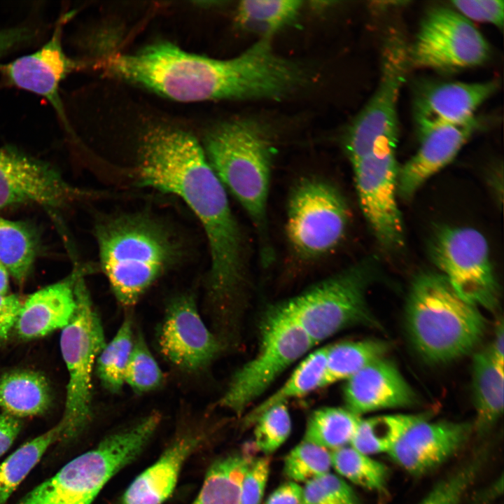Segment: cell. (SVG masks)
<instances>
[{
  "label": "cell",
  "instance_id": "cell-1",
  "mask_svg": "<svg viewBox=\"0 0 504 504\" xmlns=\"http://www.w3.org/2000/svg\"><path fill=\"white\" fill-rule=\"evenodd\" d=\"M135 176L141 186L178 197L195 215L210 255L207 300L214 307H230L246 281V243L202 146L185 131L151 129L140 143Z\"/></svg>",
  "mask_w": 504,
  "mask_h": 504
},
{
  "label": "cell",
  "instance_id": "cell-2",
  "mask_svg": "<svg viewBox=\"0 0 504 504\" xmlns=\"http://www.w3.org/2000/svg\"><path fill=\"white\" fill-rule=\"evenodd\" d=\"M108 73L180 102L280 99L295 82L293 62L262 37L239 55L218 59L159 43L104 62Z\"/></svg>",
  "mask_w": 504,
  "mask_h": 504
},
{
  "label": "cell",
  "instance_id": "cell-3",
  "mask_svg": "<svg viewBox=\"0 0 504 504\" xmlns=\"http://www.w3.org/2000/svg\"><path fill=\"white\" fill-rule=\"evenodd\" d=\"M99 263L120 304L134 306L176 262L179 247L166 226L142 213L112 214L95 225Z\"/></svg>",
  "mask_w": 504,
  "mask_h": 504
},
{
  "label": "cell",
  "instance_id": "cell-4",
  "mask_svg": "<svg viewBox=\"0 0 504 504\" xmlns=\"http://www.w3.org/2000/svg\"><path fill=\"white\" fill-rule=\"evenodd\" d=\"M202 148L226 190L249 216L256 231L261 262L269 265L274 258L267 211L272 164L269 138L258 124L235 120L209 132Z\"/></svg>",
  "mask_w": 504,
  "mask_h": 504
},
{
  "label": "cell",
  "instance_id": "cell-5",
  "mask_svg": "<svg viewBox=\"0 0 504 504\" xmlns=\"http://www.w3.org/2000/svg\"><path fill=\"white\" fill-rule=\"evenodd\" d=\"M407 331L426 361L444 363L470 353L480 341L485 320L440 273L425 272L412 281L405 306Z\"/></svg>",
  "mask_w": 504,
  "mask_h": 504
},
{
  "label": "cell",
  "instance_id": "cell-6",
  "mask_svg": "<svg viewBox=\"0 0 504 504\" xmlns=\"http://www.w3.org/2000/svg\"><path fill=\"white\" fill-rule=\"evenodd\" d=\"M373 271L372 262L363 260L278 306L303 328L315 345L350 327H376L365 296Z\"/></svg>",
  "mask_w": 504,
  "mask_h": 504
},
{
  "label": "cell",
  "instance_id": "cell-7",
  "mask_svg": "<svg viewBox=\"0 0 504 504\" xmlns=\"http://www.w3.org/2000/svg\"><path fill=\"white\" fill-rule=\"evenodd\" d=\"M85 273L81 272L76 281V310L62 329L59 341L69 374L64 412L60 420L61 439L67 441L78 437L91 419L92 371L106 344L103 326L85 284Z\"/></svg>",
  "mask_w": 504,
  "mask_h": 504
},
{
  "label": "cell",
  "instance_id": "cell-8",
  "mask_svg": "<svg viewBox=\"0 0 504 504\" xmlns=\"http://www.w3.org/2000/svg\"><path fill=\"white\" fill-rule=\"evenodd\" d=\"M315 344L278 304L265 315L256 355L232 376L219 405L240 414Z\"/></svg>",
  "mask_w": 504,
  "mask_h": 504
},
{
  "label": "cell",
  "instance_id": "cell-9",
  "mask_svg": "<svg viewBox=\"0 0 504 504\" xmlns=\"http://www.w3.org/2000/svg\"><path fill=\"white\" fill-rule=\"evenodd\" d=\"M141 451L132 433L116 432L70 461L16 504H91L106 483Z\"/></svg>",
  "mask_w": 504,
  "mask_h": 504
},
{
  "label": "cell",
  "instance_id": "cell-10",
  "mask_svg": "<svg viewBox=\"0 0 504 504\" xmlns=\"http://www.w3.org/2000/svg\"><path fill=\"white\" fill-rule=\"evenodd\" d=\"M349 218L347 203L336 186L318 178H304L288 200L287 239L298 256L313 260L340 243Z\"/></svg>",
  "mask_w": 504,
  "mask_h": 504
},
{
  "label": "cell",
  "instance_id": "cell-11",
  "mask_svg": "<svg viewBox=\"0 0 504 504\" xmlns=\"http://www.w3.org/2000/svg\"><path fill=\"white\" fill-rule=\"evenodd\" d=\"M430 253L440 273L462 298L478 308L496 307L498 284L488 242L480 232L471 227H443L432 239Z\"/></svg>",
  "mask_w": 504,
  "mask_h": 504
},
{
  "label": "cell",
  "instance_id": "cell-12",
  "mask_svg": "<svg viewBox=\"0 0 504 504\" xmlns=\"http://www.w3.org/2000/svg\"><path fill=\"white\" fill-rule=\"evenodd\" d=\"M409 65L408 46L399 34H391L382 50L377 88L346 135L345 147L351 163L382 141H398V98Z\"/></svg>",
  "mask_w": 504,
  "mask_h": 504
},
{
  "label": "cell",
  "instance_id": "cell-13",
  "mask_svg": "<svg viewBox=\"0 0 504 504\" xmlns=\"http://www.w3.org/2000/svg\"><path fill=\"white\" fill-rule=\"evenodd\" d=\"M397 142L381 141L368 154L352 162L362 212L377 241L390 251L402 248L405 240L397 200Z\"/></svg>",
  "mask_w": 504,
  "mask_h": 504
},
{
  "label": "cell",
  "instance_id": "cell-14",
  "mask_svg": "<svg viewBox=\"0 0 504 504\" xmlns=\"http://www.w3.org/2000/svg\"><path fill=\"white\" fill-rule=\"evenodd\" d=\"M489 55V45L474 24L447 7L433 8L426 14L408 47L410 66L441 71L480 65Z\"/></svg>",
  "mask_w": 504,
  "mask_h": 504
},
{
  "label": "cell",
  "instance_id": "cell-15",
  "mask_svg": "<svg viewBox=\"0 0 504 504\" xmlns=\"http://www.w3.org/2000/svg\"><path fill=\"white\" fill-rule=\"evenodd\" d=\"M89 195L50 163L12 146L0 147V211L25 204L57 211Z\"/></svg>",
  "mask_w": 504,
  "mask_h": 504
},
{
  "label": "cell",
  "instance_id": "cell-16",
  "mask_svg": "<svg viewBox=\"0 0 504 504\" xmlns=\"http://www.w3.org/2000/svg\"><path fill=\"white\" fill-rule=\"evenodd\" d=\"M163 356L179 370L197 372L209 365L220 342L202 320L195 297L182 293L168 302L158 332Z\"/></svg>",
  "mask_w": 504,
  "mask_h": 504
},
{
  "label": "cell",
  "instance_id": "cell-17",
  "mask_svg": "<svg viewBox=\"0 0 504 504\" xmlns=\"http://www.w3.org/2000/svg\"><path fill=\"white\" fill-rule=\"evenodd\" d=\"M69 17V13L59 17L50 38L38 50L0 67L8 84L45 98L64 125L60 86L69 74L82 66L69 57L63 48L64 26Z\"/></svg>",
  "mask_w": 504,
  "mask_h": 504
},
{
  "label": "cell",
  "instance_id": "cell-18",
  "mask_svg": "<svg viewBox=\"0 0 504 504\" xmlns=\"http://www.w3.org/2000/svg\"><path fill=\"white\" fill-rule=\"evenodd\" d=\"M472 426L453 421L422 420L411 426L388 452L410 474H425L454 456L468 441Z\"/></svg>",
  "mask_w": 504,
  "mask_h": 504
},
{
  "label": "cell",
  "instance_id": "cell-19",
  "mask_svg": "<svg viewBox=\"0 0 504 504\" xmlns=\"http://www.w3.org/2000/svg\"><path fill=\"white\" fill-rule=\"evenodd\" d=\"M498 83H433L421 90L414 102V118L419 136L447 125L464 122L497 90Z\"/></svg>",
  "mask_w": 504,
  "mask_h": 504
},
{
  "label": "cell",
  "instance_id": "cell-20",
  "mask_svg": "<svg viewBox=\"0 0 504 504\" xmlns=\"http://www.w3.org/2000/svg\"><path fill=\"white\" fill-rule=\"evenodd\" d=\"M475 117L435 128L419 136L420 146L398 174V195L412 198L431 176L450 163L478 129Z\"/></svg>",
  "mask_w": 504,
  "mask_h": 504
},
{
  "label": "cell",
  "instance_id": "cell-21",
  "mask_svg": "<svg viewBox=\"0 0 504 504\" xmlns=\"http://www.w3.org/2000/svg\"><path fill=\"white\" fill-rule=\"evenodd\" d=\"M343 396L346 408L358 416L380 410L410 407L416 401L415 393L397 367L384 357L348 379Z\"/></svg>",
  "mask_w": 504,
  "mask_h": 504
},
{
  "label": "cell",
  "instance_id": "cell-22",
  "mask_svg": "<svg viewBox=\"0 0 504 504\" xmlns=\"http://www.w3.org/2000/svg\"><path fill=\"white\" fill-rule=\"evenodd\" d=\"M84 270L78 267L65 279L32 293L22 302L14 326L20 339L45 337L68 325L76 307V281Z\"/></svg>",
  "mask_w": 504,
  "mask_h": 504
},
{
  "label": "cell",
  "instance_id": "cell-23",
  "mask_svg": "<svg viewBox=\"0 0 504 504\" xmlns=\"http://www.w3.org/2000/svg\"><path fill=\"white\" fill-rule=\"evenodd\" d=\"M200 438L195 434L178 438L125 490L121 504H162L173 493L186 461Z\"/></svg>",
  "mask_w": 504,
  "mask_h": 504
},
{
  "label": "cell",
  "instance_id": "cell-24",
  "mask_svg": "<svg viewBox=\"0 0 504 504\" xmlns=\"http://www.w3.org/2000/svg\"><path fill=\"white\" fill-rule=\"evenodd\" d=\"M51 400L49 384L38 372L16 370L0 377V407L9 415L20 419L41 414Z\"/></svg>",
  "mask_w": 504,
  "mask_h": 504
},
{
  "label": "cell",
  "instance_id": "cell-25",
  "mask_svg": "<svg viewBox=\"0 0 504 504\" xmlns=\"http://www.w3.org/2000/svg\"><path fill=\"white\" fill-rule=\"evenodd\" d=\"M504 372L489 349L475 354L472 392L476 410L475 427L482 433L491 428L503 411Z\"/></svg>",
  "mask_w": 504,
  "mask_h": 504
},
{
  "label": "cell",
  "instance_id": "cell-26",
  "mask_svg": "<svg viewBox=\"0 0 504 504\" xmlns=\"http://www.w3.org/2000/svg\"><path fill=\"white\" fill-rule=\"evenodd\" d=\"M253 453L252 448L246 447L214 462L192 504H241V483L255 461Z\"/></svg>",
  "mask_w": 504,
  "mask_h": 504
},
{
  "label": "cell",
  "instance_id": "cell-27",
  "mask_svg": "<svg viewBox=\"0 0 504 504\" xmlns=\"http://www.w3.org/2000/svg\"><path fill=\"white\" fill-rule=\"evenodd\" d=\"M39 248L40 235L32 224L0 216V262L18 285L26 281Z\"/></svg>",
  "mask_w": 504,
  "mask_h": 504
},
{
  "label": "cell",
  "instance_id": "cell-28",
  "mask_svg": "<svg viewBox=\"0 0 504 504\" xmlns=\"http://www.w3.org/2000/svg\"><path fill=\"white\" fill-rule=\"evenodd\" d=\"M428 414L380 415L360 419L350 446L371 455L388 452L414 424L428 419Z\"/></svg>",
  "mask_w": 504,
  "mask_h": 504
},
{
  "label": "cell",
  "instance_id": "cell-29",
  "mask_svg": "<svg viewBox=\"0 0 504 504\" xmlns=\"http://www.w3.org/2000/svg\"><path fill=\"white\" fill-rule=\"evenodd\" d=\"M326 370V346H323L307 355L284 384L249 413L246 423H254L260 414L274 405L285 403L291 398L303 397L325 386Z\"/></svg>",
  "mask_w": 504,
  "mask_h": 504
},
{
  "label": "cell",
  "instance_id": "cell-30",
  "mask_svg": "<svg viewBox=\"0 0 504 504\" xmlns=\"http://www.w3.org/2000/svg\"><path fill=\"white\" fill-rule=\"evenodd\" d=\"M386 342L377 340L345 341L326 346L324 386L347 380L372 361L384 357Z\"/></svg>",
  "mask_w": 504,
  "mask_h": 504
},
{
  "label": "cell",
  "instance_id": "cell-31",
  "mask_svg": "<svg viewBox=\"0 0 504 504\" xmlns=\"http://www.w3.org/2000/svg\"><path fill=\"white\" fill-rule=\"evenodd\" d=\"M63 426H56L27 442L0 463V504L9 497L38 463L48 447L62 438Z\"/></svg>",
  "mask_w": 504,
  "mask_h": 504
},
{
  "label": "cell",
  "instance_id": "cell-32",
  "mask_svg": "<svg viewBox=\"0 0 504 504\" xmlns=\"http://www.w3.org/2000/svg\"><path fill=\"white\" fill-rule=\"evenodd\" d=\"M360 419L346 407L319 408L309 416L302 440L329 451L349 445Z\"/></svg>",
  "mask_w": 504,
  "mask_h": 504
},
{
  "label": "cell",
  "instance_id": "cell-33",
  "mask_svg": "<svg viewBox=\"0 0 504 504\" xmlns=\"http://www.w3.org/2000/svg\"><path fill=\"white\" fill-rule=\"evenodd\" d=\"M134 340L132 319L128 315L97 358V376L103 387L111 393H120L125 384V372Z\"/></svg>",
  "mask_w": 504,
  "mask_h": 504
},
{
  "label": "cell",
  "instance_id": "cell-34",
  "mask_svg": "<svg viewBox=\"0 0 504 504\" xmlns=\"http://www.w3.org/2000/svg\"><path fill=\"white\" fill-rule=\"evenodd\" d=\"M330 456L332 467L340 476L370 491L385 489L388 470L384 464L350 445L330 451Z\"/></svg>",
  "mask_w": 504,
  "mask_h": 504
},
{
  "label": "cell",
  "instance_id": "cell-35",
  "mask_svg": "<svg viewBox=\"0 0 504 504\" xmlns=\"http://www.w3.org/2000/svg\"><path fill=\"white\" fill-rule=\"evenodd\" d=\"M301 6L298 0H246L237 7V18L245 27L271 37L296 17Z\"/></svg>",
  "mask_w": 504,
  "mask_h": 504
},
{
  "label": "cell",
  "instance_id": "cell-36",
  "mask_svg": "<svg viewBox=\"0 0 504 504\" xmlns=\"http://www.w3.org/2000/svg\"><path fill=\"white\" fill-rule=\"evenodd\" d=\"M124 379L139 394L154 391L164 382V374L140 332L134 337Z\"/></svg>",
  "mask_w": 504,
  "mask_h": 504
},
{
  "label": "cell",
  "instance_id": "cell-37",
  "mask_svg": "<svg viewBox=\"0 0 504 504\" xmlns=\"http://www.w3.org/2000/svg\"><path fill=\"white\" fill-rule=\"evenodd\" d=\"M330 451L302 440L286 456L284 472L291 481L307 482L330 472Z\"/></svg>",
  "mask_w": 504,
  "mask_h": 504
},
{
  "label": "cell",
  "instance_id": "cell-38",
  "mask_svg": "<svg viewBox=\"0 0 504 504\" xmlns=\"http://www.w3.org/2000/svg\"><path fill=\"white\" fill-rule=\"evenodd\" d=\"M254 423V447L266 455L278 449L291 432V419L284 403L269 407Z\"/></svg>",
  "mask_w": 504,
  "mask_h": 504
},
{
  "label": "cell",
  "instance_id": "cell-39",
  "mask_svg": "<svg viewBox=\"0 0 504 504\" xmlns=\"http://www.w3.org/2000/svg\"><path fill=\"white\" fill-rule=\"evenodd\" d=\"M451 3L454 10L471 22L490 23L500 29L503 26V0H456Z\"/></svg>",
  "mask_w": 504,
  "mask_h": 504
},
{
  "label": "cell",
  "instance_id": "cell-40",
  "mask_svg": "<svg viewBox=\"0 0 504 504\" xmlns=\"http://www.w3.org/2000/svg\"><path fill=\"white\" fill-rule=\"evenodd\" d=\"M267 456L255 459L245 473L241 486V504H261L270 474Z\"/></svg>",
  "mask_w": 504,
  "mask_h": 504
},
{
  "label": "cell",
  "instance_id": "cell-41",
  "mask_svg": "<svg viewBox=\"0 0 504 504\" xmlns=\"http://www.w3.org/2000/svg\"><path fill=\"white\" fill-rule=\"evenodd\" d=\"M466 491L465 482L458 475H450L438 482L417 504H461Z\"/></svg>",
  "mask_w": 504,
  "mask_h": 504
},
{
  "label": "cell",
  "instance_id": "cell-42",
  "mask_svg": "<svg viewBox=\"0 0 504 504\" xmlns=\"http://www.w3.org/2000/svg\"><path fill=\"white\" fill-rule=\"evenodd\" d=\"M315 479L338 504H361L354 491L341 477L328 472Z\"/></svg>",
  "mask_w": 504,
  "mask_h": 504
},
{
  "label": "cell",
  "instance_id": "cell-43",
  "mask_svg": "<svg viewBox=\"0 0 504 504\" xmlns=\"http://www.w3.org/2000/svg\"><path fill=\"white\" fill-rule=\"evenodd\" d=\"M22 304L16 295H0V345L8 340L14 328Z\"/></svg>",
  "mask_w": 504,
  "mask_h": 504
},
{
  "label": "cell",
  "instance_id": "cell-44",
  "mask_svg": "<svg viewBox=\"0 0 504 504\" xmlns=\"http://www.w3.org/2000/svg\"><path fill=\"white\" fill-rule=\"evenodd\" d=\"M22 428L20 419L4 412L0 413V456L6 452Z\"/></svg>",
  "mask_w": 504,
  "mask_h": 504
},
{
  "label": "cell",
  "instance_id": "cell-45",
  "mask_svg": "<svg viewBox=\"0 0 504 504\" xmlns=\"http://www.w3.org/2000/svg\"><path fill=\"white\" fill-rule=\"evenodd\" d=\"M264 504H302V487L290 481L275 489Z\"/></svg>",
  "mask_w": 504,
  "mask_h": 504
},
{
  "label": "cell",
  "instance_id": "cell-46",
  "mask_svg": "<svg viewBox=\"0 0 504 504\" xmlns=\"http://www.w3.org/2000/svg\"><path fill=\"white\" fill-rule=\"evenodd\" d=\"M302 504H338L316 479L305 482L302 487Z\"/></svg>",
  "mask_w": 504,
  "mask_h": 504
},
{
  "label": "cell",
  "instance_id": "cell-47",
  "mask_svg": "<svg viewBox=\"0 0 504 504\" xmlns=\"http://www.w3.org/2000/svg\"><path fill=\"white\" fill-rule=\"evenodd\" d=\"M503 323L501 321L497 325L495 338L492 345L489 348L493 358L500 364L503 365L504 358V333Z\"/></svg>",
  "mask_w": 504,
  "mask_h": 504
},
{
  "label": "cell",
  "instance_id": "cell-48",
  "mask_svg": "<svg viewBox=\"0 0 504 504\" xmlns=\"http://www.w3.org/2000/svg\"><path fill=\"white\" fill-rule=\"evenodd\" d=\"M14 41L6 29H0V58L13 49Z\"/></svg>",
  "mask_w": 504,
  "mask_h": 504
},
{
  "label": "cell",
  "instance_id": "cell-49",
  "mask_svg": "<svg viewBox=\"0 0 504 504\" xmlns=\"http://www.w3.org/2000/svg\"><path fill=\"white\" fill-rule=\"evenodd\" d=\"M9 272L0 262V295H7L9 292Z\"/></svg>",
  "mask_w": 504,
  "mask_h": 504
}]
</instances>
